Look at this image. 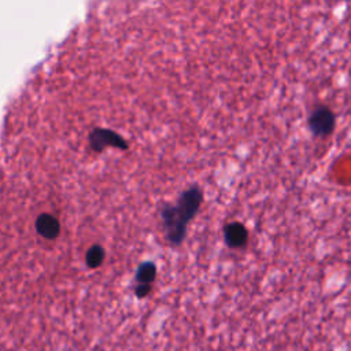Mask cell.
<instances>
[{
  "instance_id": "obj_5",
  "label": "cell",
  "mask_w": 351,
  "mask_h": 351,
  "mask_svg": "<svg viewBox=\"0 0 351 351\" xmlns=\"http://www.w3.org/2000/svg\"><path fill=\"white\" fill-rule=\"evenodd\" d=\"M103 261H104V250L99 244H95L88 248L85 254V263L89 267L96 269L103 263Z\"/></svg>"
},
{
  "instance_id": "obj_4",
  "label": "cell",
  "mask_w": 351,
  "mask_h": 351,
  "mask_svg": "<svg viewBox=\"0 0 351 351\" xmlns=\"http://www.w3.org/2000/svg\"><path fill=\"white\" fill-rule=\"evenodd\" d=\"M156 274H158V267L152 261H144L138 265L134 278L137 281V284H149L152 285V282L156 280Z\"/></svg>"
},
{
  "instance_id": "obj_2",
  "label": "cell",
  "mask_w": 351,
  "mask_h": 351,
  "mask_svg": "<svg viewBox=\"0 0 351 351\" xmlns=\"http://www.w3.org/2000/svg\"><path fill=\"white\" fill-rule=\"evenodd\" d=\"M307 126L314 137L325 138L335 132L336 115L328 106H315L308 114Z\"/></svg>"
},
{
  "instance_id": "obj_1",
  "label": "cell",
  "mask_w": 351,
  "mask_h": 351,
  "mask_svg": "<svg viewBox=\"0 0 351 351\" xmlns=\"http://www.w3.org/2000/svg\"><path fill=\"white\" fill-rule=\"evenodd\" d=\"M160 223L165 239L171 247H180L188 233V225L191 221L186 215L174 204H163L159 211Z\"/></svg>"
},
{
  "instance_id": "obj_6",
  "label": "cell",
  "mask_w": 351,
  "mask_h": 351,
  "mask_svg": "<svg viewBox=\"0 0 351 351\" xmlns=\"http://www.w3.org/2000/svg\"><path fill=\"white\" fill-rule=\"evenodd\" d=\"M152 291V285L149 284H137L134 287V295L138 298V299H144L147 298Z\"/></svg>"
},
{
  "instance_id": "obj_3",
  "label": "cell",
  "mask_w": 351,
  "mask_h": 351,
  "mask_svg": "<svg viewBox=\"0 0 351 351\" xmlns=\"http://www.w3.org/2000/svg\"><path fill=\"white\" fill-rule=\"evenodd\" d=\"M248 229L239 221L228 222L223 226V241L230 250H240L248 244Z\"/></svg>"
}]
</instances>
